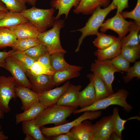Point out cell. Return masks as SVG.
<instances>
[{
  "instance_id": "12",
  "label": "cell",
  "mask_w": 140,
  "mask_h": 140,
  "mask_svg": "<svg viewBox=\"0 0 140 140\" xmlns=\"http://www.w3.org/2000/svg\"><path fill=\"white\" fill-rule=\"evenodd\" d=\"M5 68L9 71L16 81L17 85L30 89L31 85L25 72L20 65L11 56L6 58Z\"/></svg>"
},
{
  "instance_id": "19",
  "label": "cell",
  "mask_w": 140,
  "mask_h": 140,
  "mask_svg": "<svg viewBox=\"0 0 140 140\" xmlns=\"http://www.w3.org/2000/svg\"><path fill=\"white\" fill-rule=\"evenodd\" d=\"M82 68L81 66L72 65L66 69L54 72L52 76L55 86H58L68 79L79 76Z\"/></svg>"
},
{
  "instance_id": "7",
  "label": "cell",
  "mask_w": 140,
  "mask_h": 140,
  "mask_svg": "<svg viewBox=\"0 0 140 140\" xmlns=\"http://www.w3.org/2000/svg\"><path fill=\"white\" fill-rule=\"evenodd\" d=\"M90 70L102 79L110 95L114 93L112 85L115 79V73L119 72L123 74L124 73L113 65L109 60H95L91 65Z\"/></svg>"
},
{
  "instance_id": "50",
  "label": "cell",
  "mask_w": 140,
  "mask_h": 140,
  "mask_svg": "<svg viewBox=\"0 0 140 140\" xmlns=\"http://www.w3.org/2000/svg\"><path fill=\"white\" fill-rule=\"evenodd\" d=\"M7 12L4 11L0 10V19L3 18Z\"/></svg>"
},
{
  "instance_id": "24",
  "label": "cell",
  "mask_w": 140,
  "mask_h": 140,
  "mask_svg": "<svg viewBox=\"0 0 140 140\" xmlns=\"http://www.w3.org/2000/svg\"><path fill=\"white\" fill-rule=\"evenodd\" d=\"M140 24L135 21L131 25L129 34L121 40V48L126 46H136L140 45Z\"/></svg>"
},
{
  "instance_id": "8",
  "label": "cell",
  "mask_w": 140,
  "mask_h": 140,
  "mask_svg": "<svg viewBox=\"0 0 140 140\" xmlns=\"http://www.w3.org/2000/svg\"><path fill=\"white\" fill-rule=\"evenodd\" d=\"M16 85L12 76H0V109L4 113L10 111V101L12 99L15 101L17 97L15 90Z\"/></svg>"
},
{
  "instance_id": "41",
  "label": "cell",
  "mask_w": 140,
  "mask_h": 140,
  "mask_svg": "<svg viewBox=\"0 0 140 140\" xmlns=\"http://www.w3.org/2000/svg\"><path fill=\"white\" fill-rule=\"evenodd\" d=\"M47 140H76L73 134L69 131L66 133L51 137H46Z\"/></svg>"
},
{
  "instance_id": "30",
  "label": "cell",
  "mask_w": 140,
  "mask_h": 140,
  "mask_svg": "<svg viewBox=\"0 0 140 140\" xmlns=\"http://www.w3.org/2000/svg\"><path fill=\"white\" fill-rule=\"evenodd\" d=\"M97 37L93 41L94 45L98 50H102L110 46L114 43L119 38L115 36L107 35L99 32Z\"/></svg>"
},
{
  "instance_id": "25",
  "label": "cell",
  "mask_w": 140,
  "mask_h": 140,
  "mask_svg": "<svg viewBox=\"0 0 140 140\" xmlns=\"http://www.w3.org/2000/svg\"><path fill=\"white\" fill-rule=\"evenodd\" d=\"M28 21L21 13L9 11L0 19V28L14 27Z\"/></svg>"
},
{
  "instance_id": "38",
  "label": "cell",
  "mask_w": 140,
  "mask_h": 140,
  "mask_svg": "<svg viewBox=\"0 0 140 140\" xmlns=\"http://www.w3.org/2000/svg\"><path fill=\"white\" fill-rule=\"evenodd\" d=\"M29 70L32 74L36 75L45 74L52 75L54 73L38 61H35L31 66Z\"/></svg>"
},
{
  "instance_id": "51",
  "label": "cell",
  "mask_w": 140,
  "mask_h": 140,
  "mask_svg": "<svg viewBox=\"0 0 140 140\" xmlns=\"http://www.w3.org/2000/svg\"><path fill=\"white\" fill-rule=\"evenodd\" d=\"M4 113L2 110L0 109V120L1 119L3 118L4 116ZM2 127L0 122V130H1Z\"/></svg>"
},
{
  "instance_id": "46",
  "label": "cell",
  "mask_w": 140,
  "mask_h": 140,
  "mask_svg": "<svg viewBox=\"0 0 140 140\" xmlns=\"http://www.w3.org/2000/svg\"><path fill=\"white\" fill-rule=\"evenodd\" d=\"M8 139V136H6L2 130H0V140H6Z\"/></svg>"
},
{
  "instance_id": "2",
  "label": "cell",
  "mask_w": 140,
  "mask_h": 140,
  "mask_svg": "<svg viewBox=\"0 0 140 140\" xmlns=\"http://www.w3.org/2000/svg\"><path fill=\"white\" fill-rule=\"evenodd\" d=\"M129 94V92L123 88L120 89L116 93L96 101L89 106L79 110H76L73 113L75 114L86 111L105 110L109 106L114 105L121 107L127 112L130 113L133 108L127 101V99Z\"/></svg>"
},
{
  "instance_id": "47",
  "label": "cell",
  "mask_w": 140,
  "mask_h": 140,
  "mask_svg": "<svg viewBox=\"0 0 140 140\" xmlns=\"http://www.w3.org/2000/svg\"><path fill=\"white\" fill-rule=\"evenodd\" d=\"M0 10L8 12L9 11L4 4L0 1Z\"/></svg>"
},
{
  "instance_id": "18",
  "label": "cell",
  "mask_w": 140,
  "mask_h": 140,
  "mask_svg": "<svg viewBox=\"0 0 140 140\" xmlns=\"http://www.w3.org/2000/svg\"><path fill=\"white\" fill-rule=\"evenodd\" d=\"M76 140H92L93 124L87 120L84 121L69 130Z\"/></svg>"
},
{
  "instance_id": "49",
  "label": "cell",
  "mask_w": 140,
  "mask_h": 140,
  "mask_svg": "<svg viewBox=\"0 0 140 140\" xmlns=\"http://www.w3.org/2000/svg\"><path fill=\"white\" fill-rule=\"evenodd\" d=\"M26 134V136L24 140H35L34 138L30 135L28 134Z\"/></svg>"
},
{
  "instance_id": "48",
  "label": "cell",
  "mask_w": 140,
  "mask_h": 140,
  "mask_svg": "<svg viewBox=\"0 0 140 140\" xmlns=\"http://www.w3.org/2000/svg\"><path fill=\"white\" fill-rule=\"evenodd\" d=\"M26 3L33 6L35 5L37 0H25Z\"/></svg>"
},
{
  "instance_id": "39",
  "label": "cell",
  "mask_w": 140,
  "mask_h": 140,
  "mask_svg": "<svg viewBox=\"0 0 140 140\" xmlns=\"http://www.w3.org/2000/svg\"><path fill=\"white\" fill-rule=\"evenodd\" d=\"M134 63L133 66L130 67L126 75L123 77L125 83H129L134 78H137V79L140 78V61H136Z\"/></svg>"
},
{
  "instance_id": "15",
  "label": "cell",
  "mask_w": 140,
  "mask_h": 140,
  "mask_svg": "<svg viewBox=\"0 0 140 140\" xmlns=\"http://www.w3.org/2000/svg\"><path fill=\"white\" fill-rule=\"evenodd\" d=\"M70 84V82L67 81L60 87L43 93L39 96V101L46 107L56 104Z\"/></svg>"
},
{
  "instance_id": "42",
  "label": "cell",
  "mask_w": 140,
  "mask_h": 140,
  "mask_svg": "<svg viewBox=\"0 0 140 140\" xmlns=\"http://www.w3.org/2000/svg\"><path fill=\"white\" fill-rule=\"evenodd\" d=\"M50 54L47 52L42 55L37 61L42 63L50 70L53 72L50 64Z\"/></svg>"
},
{
  "instance_id": "13",
  "label": "cell",
  "mask_w": 140,
  "mask_h": 140,
  "mask_svg": "<svg viewBox=\"0 0 140 140\" xmlns=\"http://www.w3.org/2000/svg\"><path fill=\"white\" fill-rule=\"evenodd\" d=\"M15 90L17 96L20 99L22 106L21 109L26 110L39 101L41 94L38 93L26 87L16 85Z\"/></svg>"
},
{
  "instance_id": "14",
  "label": "cell",
  "mask_w": 140,
  "mask_h": 140,
  "mask_svg": "<svg viewBox=\"0 0 140 140\" xmlns=\"http://www.w3.org/2000/svg\"><path fill=\"white\" fill-rule=\"evenodd\" d=\"M82 87L80 85H75L70 84L57 104L71 107L76 109L79 106L78 96Z\"/></svg>"
},
{
  "instance_id": "21",
  "label": "cell",
  "mask_w": 140,
  "mask_h": 140,
  "mask_svg": "<svg viewBox=\"0 0 140 140\" xmlns=\"http://www.w3.org/2000/svg\"><path fill=\"white\" fill-rule=\"evenodd\" d=\"M80 0H51L50 5L52 8L58 10V12L56 17L55 20L59 19L60 16L65 14V18L68 16L71 9L74 6L76 8L78 5Z\"/></svg>"
},
{
  "instance_id": "3",
  "label": "cell",
  "mask_w": 140,
  "mask_h": 140,
  "mask_svg": "<svg viewBox=\"0 0 140 140\" xmlns=\"http://www.w3.org/2000/svg\"><path fill=\"white\" fill-rule=\"evenodd\" d=\"M117 9L113 2L107 7L102 9L98 6L92 14L85 25L83 27L77 30L82 33L79 39L78 46L75 52L79 51L83 39L87 36L96 35L98 33V30L103 22L105 18L112 10Z\"/></svg>"
},
{
  "instance_id": "37",
  "label": "cell",
  "mask_w": 140,
  "mask_h": 140,
  "mask_svg": "<svg viewBox=\"0 0 140 140\" xmlns=\"http://www.w3.org/2000/svg\"><path fill=\"white\" fill-rule=\"evenodd\" d=\"M109 60L113 65L122 72H127L130 67V63L121 54Z\"/></svg>"
},
{
  "instance_id": "6",
  "label": "cell",
  "mask_w": 140,
  "mask_h": 140,
  "mask_svg": "<svg viewBox=\"0 0 140 140\" xmlns=\"http://www.w3.org/2000/svg\"><path fill=\"white\" fill-rule=\"evenodd\" d=\"M102 114L101 110L96 111H86L79 117L70 122L60 125L51 127H41V129L45 137H51L66 133L74 126L84 120H89L92 121L100 117Z\"/></svg>"
},
{
  "instance_id": "1",
  "label": "cell",
  "mask_w": 140,
  "mask_h": 140,
  "mask_svg": "<svg viewBox=\"0 0 140 140\" xmlns=\"http://www.w3.org/2000/svg\"><path fill=\"white\" fill-rule=\"evenodd\" d=\"M76 109L71 107L55 104L46 107L34 120L40 128L50 124L60 125L68 122L66 118Z\"/></svg>"
},
{
  "instance_id": "5",
  "label": "cell",
  "mask_w": 140,
  "mask_h": 140,
  "mask_svg": "<svg viewBox=\"0 0 140 140\" xmlns=\"http://www.w3.org/2000/svg\"><path fill=\"white\" fill-rule=\"evenodd\" d=\"M64 20H56L52 28L43 32L40 33L37 38L46 47L51 55L59 52L65 53L66 51L62 48L60 40V32L64 25Z\"/></svg>"
},
{
  "instance_id": "52",
  "label": "cell",
  "mask_w": 140,
  "mask_h": 140,
  "mask_svg": "<svg viewBox=\"0 0 140 140\" xmlns=\"http://www.w3.org/2000/svg\"><path fill=\"white\" fill-rule=\"evenodd\" d=\"M120 0H113V2L114 4L116 6L117 8V7L118 5Z\"/></svg>"
},
{
  "instance_id": "36",
  "label": "cell",
  "mask_w": 140,
  "mask_h": 140,
  "mask_svg": "<svg viewBox=\"0 0 140 140\" xmlns=\"http://www.w3.org/2000/svg\"><path fill=\"white\" fill-rule=\"evenodd\" d=\"M35 61H37L43 54L48 52L46 47L42 43L32 47L24 51Z\"/></svg>"
},
{
  "instance_id": "28",
  "label": "cell",
  "mask_w": 140,
  "mask_h": 140,
  "mask_svg": "<svg viewBox=\"0 0 140 140\" xmlns=\"http://www.w3.org/2000/svg\"><path fill=\"white\" fill-rule=\"evenodd\" d=\"M112 118L113 125V132L122 139V132L125 129L124 125L127 122L130 120L136 119L140 120L138 116L131 117L127 120H123L120 117L119 110L117 108L115 107L113 109Z\"/></svg>"
},
{
  "instance_id": "11",
  "label": "cell",
  "mask_w": 140,
  "mask_h": 140,
  "mask_svg": "<svg viewBox=\"0 0 140 140\" xmlns=\"http://www.w3.org/2000/svg\"><path fill=\"white\" fill-rule=\"evenodd\" d=\"M113 132L112 115L104 116L93 124L92 140H109Z\"/></svg>"
},
{
  "instance_id": "26",
  "label": "cell",
  "mask_w": 140,
  "mask_h": 140,
  "mask_svg": "<svg viewBox=\"0 0 140 140\" xmlns=\"http://www.w3.org/2000/svg\"><path fill=\"white\" fill-rule=\"evenodd\" d=\"M87 76L93 84L97 100L110 95L105 83L100 77L93 73L88 74Z\"/></svg>"
},
{
  "instance_id": "40",
  "label": "cell",
  "mask_w": 140,
  "mask_h": 140,
  "mask_svg": "<svg viewBox=\"0 0 140 140\" xmlns=\"http://www.w3.org/2000/svg\"><path fill=\"white\" fill-rule=\"evenodd\" d=\"M121 13L124 19H132L137 24H140V0H137L136 6L130 12L122 11Z\"/></svg>"
},
{
  "instance_id": "32",
  "label": "cell",
  "mask_w": 140,
  "mask_h": 140,
  "mask_svg": "<svg viewBox=\"0 0 140 140\" xmlns=\"http://www.w3.org/2000/svg\"><path fill=\"white\" fill-rule=\"evenodd\" d=\"M41 43L37 38H25L17 39L12 47L13 49L24 52L33 46L38 45Z\"/></svg>"
},
{
  "instance_id": "31",
  "label": "cell",
  "mask_w": 140,
  "mask_h": 140,
  "mask_svg": "<svg viewBox=\"0 0 140 140\" xmlns=\"http://www.w3.org/2000/svg\"><path fill=\"white\" fill-rule=\"evenodd\" d=\"M17 39L9 28H0V48L12 47Z\"/></svg>"
},
{
  "instance_id": "33",
  "label": "cell",
  "mask_w": 140,
  "mask_h": 140,
  "mask_svg": "<svg viewBox=\"0 0 140 140\" xmlns=\"http://www.w3.org/2000/svg\"><path fill=\"white\" fill-rule=\"evenodd\" d=\"M22 67L25 72L36 61L26 54L24 52L15 50L11 55Z\"/></svg>"
},
{
  "instance_id": "35",
  "label": "cell",
  "mask_w": 140,
  "mask_h": 140,
  "mask_svg": "<svg viewBox=\"0 0 140 140\" xmlns=\"http://www.w3.org/2000/svg\"><path fill=\"white\" fill-rule=\"evenodd\" d=\"M9 11L21 12L26 9L25 0H0Z\"/></svg>"
},
{
  "instance_id": "27",
  "label": "cell",
  "mask_w": 140,
  "mask_h": 140,
  "mask_svg": "<svg viewBox=\"0 0 140 140\" xmlns=\"http://www.w3.org/2000/svg\"><path fill=\"white\" fill-rule=\"evenodd\" d=\"M22 131L24 134H28L35 140H47L39 127L34 120L22 122Z\"/></svg>"
},
{
  "instance_id": "4",
  "label": "cell",
  "mask_w": 140,
  "mask_h": 140,
  "mask_svg": "<svg viewBox=\"0 0 140 140\" xmlns=\"http://www.w3.org/2000/svg\"><path fill=\"white\" fill-rule=\"evenodd\" d=\"M54 12L55 9L52 8L43 9L33 6L21 13L41 33L46 31L48 28L52 27L56 20L53 16Z\"/></svg>"
},
{
  "instance_id": "20",
  "label": "cell",
  "mask_w": 140,
  "mask_h": 140,
  "mask_svg": "<svg viewBox=\"0 0 140 140\" xmlns=\"http://www.w3.org/2000/svg\"><path fill=\"white\" fill-rule=\"evenodd\" d=\"M97 101L95 88L92 82H90L79 95L78 105L81 108L89 106Z\"/></svg>"
},
{
  "instance_id": "17",
  "label": "cell",
  "mask_w": 140,
  "mask_h": 140,
  "mask_svg": "<svg viewBox=\"0 0 140 140\" xmlns=\"http://www.w3.org/2000/svg\"><path fill=\"white\" fill-rule=\"evenodd\" d=\"M17 39L37 38L40 33L37 28L29 20L14 27L9 28Z\"/></svg>"
},
{
  "instance_id": "10",
  "label": "cell",
  "mask_w": 140,
  "mask_h": 140,
  "mask_svg": "<svg viewBox=\"0 0 140 140\" xmlns=\"http://www.w3.org/2000/svg\"><path fill=\"white\" fill-rule=\"evenodd\" d=\"M25 73L30 82L32 90L41 94L53 88L55 86L52 75L41 74L34 75L29 70H27Z\"/></svg>"
},
{
  "instance_id": "9",
  "label": "cell",
  "mask_w": 140,
  "mask_h": 140,
  "mask_svg": "<svg viewBox=\"0 0 140 140\" xmlns=\"http://www.w3.org/2000/svg\"><path fill=\"white\" fill-rule=\"evenodd\" d=\"M132 22L126 20L121 13L117 11L114 16L103 23L100 27V31L104 33L108 30H112L118 34V37L121 40L129 31Z\"/></svg>"
},
{
  "instance_id": "43",
  "label": "cell",
  "mask_w": 140,
  "mask_h": 140,
  "mask_svg": "<svg viewBox=\"0 0 140 140\" xmlns=\"http://www.w3.org/2000/svg\"><path fill=\"white\" fill-rule=\"evenodd\" d=\"M15 50L13 49L8 52L0 51V63L5 64V60L6 58L11 56Z\"/></svg>"
},
{
  "instance_id": "16",
  "label": "cell",
  "mask_w": 140,
  "mask_h": 140,
  "mask_svg": "<svg viewBox=\"0 0 140 140\" xmlns=\"http://www.w3.org/2000/svg\"><path fill=\"white\" fill-rule=\"evenodd\" d=\"M110 0H80L77 6L73 10L76 14L92 15L98 6L105 8L110 3Z\"/></svg>"
},
{
  "instance_id": "53",
  "label": "cell",
  "mask_w": 140,
  "mask_h": 140,
  "mask_svg": "<svg viewBox=\"0 0 140 140\" xmlns=\"http://www.w3.org/2000/svg\"><path fill=\"white\" fill-rule=\"evenodd\" d=\"M5 64L3 63H0V67H2L5 68Z\"/></svg>"
},
{
  "instance_id": "34",
  "label": "cell",
  "mask_w": 140,
  "mask_h": 140,
  "mask_svg": "<svg viewBox=\"0 0 140 140\" xmlns=\"http://www.w3.org/2000/svg\"><path fill=\"white\" fill-rule=\"evenodd\" d=\"M121 54L130 63L135 62L140 57V45L123 47Z\"/></svg>"
},
{
  "instance_id": "22",
  "label": "cell",
  "mask_w": 140,
  "mask_h": 140,
  "mask_svg": "<svg viewBox=\"0 0 140 140\" xmlns=\"http://www.w3.org/2000/svg\"><path fill=\"white\" fill-rule=\"evenodd\" d=\"M39 101L27 110L15 115L16 124H17L23 121L34 120L46 108Z\"/></svg>"
},
{
  "instance_id": "23",
  "label": "cell",
  "mask_w": 140,
  "mask_h": 140,
  "mask_svg": "<svg viewBox=\"0 0 140 140\" xmlns=\"http://www.w3.org/2000/svg\"><path fill=\"white\" fill-rule=\"evenodd\" d=\"M121 40L119 39L109 47L102 50H97L94 53L97 59L100 61L110 60L121 54Z\"/></svg>"
},
{
  "instance_id": "45",
  "label": "cell",
  "mask_w": 140,
  "mask_h": 140,
  "mask_svg": "<svg viewBox=\"0 0 140 140\" xmlns=\"http://www.w3.org/2000/svg\"><path fill=\"white\" fill-rule=\"evenodd\" d=\"M109 140H121L120 138L117 136L114 132H113L111 134Z\"/></svg>"
},
{
  "instance_id": "44",
  "label": "cell",
  "mask_w": 140,
  "mask_h": 140,
  "mask_svg": "<svg viewBox=\"0 0 140 140\" xmlns=\"http://www.w3.org/2000/svg\"><path fill=\"white\" fill-rule=\"evenodd\" d=\"M128 0H120L119 4L117 7V10L121 13L125 9L129 7Z\"/></svg>"
},
{
  "instance_id": "29",
  "label": "cell",
  "mask_w": 140,
  "mask_h": 140,
  "mask_svg": "<svg viewBox=\"0 0 140 140\" xmlns=\"http://www.w3.org/2000/svg\"><path fill=\"white\" fill-rule=\"evenodd\" d=\"M65 54L63 53L57 52L50 55V64L54 72L66 69L72 66L67 63L65 60Z\"/></svg>"
},
{
  "instance_id": "54",
  "label": "cell",
  "mask_w": 140,
  "mask_h": 140,
  "mask_svg": "<svg viewBox=\"0 0 140 140\" xmlns=\"http://www.w3.org/2000/svg\"></svg>"
}]
</instances>
